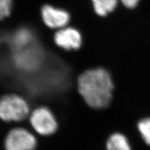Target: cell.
<instances>
[{
  "instance_id": "6da1fadb",
  "label": "cell",
  "mask_w": 150,
  "mask_h": 150,
  "mask_svg": "<svg viewBox=\"0 0 150 150\" xmlns=\"http://www.w3.org/2000/svg\"><path fill=\"white\" fill-rule=\"evenodd\" d=\"M78 89L88 106L103 109L108 106L112 100L114 84L107 70L95 68L86 70L79 76Z\"/></svg>"
},
{
  "instance_id": "7a4b0ae2",
  "label": "cell",
  "mask_w": 150,
  "mask_h": 150,
  "mask_svg": "<svg viewBox=\"0 0 150 150\" xmlns=\"http://www.w3.org/2000/svg\"><path fill=\"white\" fill-rule=\"evenodd\" d=\"M29 112L26 101L16 95H8L0 100V118L5 121L24 120Z\"/></svg>"
},
{
  "instance_id": "3957f363",
  "label": "cell",
  "mask_w": 150,
  "mask_h": 150,
  "mask_svg": "<svg viewBox=\"0 0 150 150\" xmlns=\"http://www.w3.org/2000/svg\"><path fill=\"white\" fill-rule=\"evenodd\" d=\"M31 123L38 133L42 135H50L57 129V123L50 110L45 107L35 110L31 116Z\"/></svg>"
},
{
  "instance_id": "277c9868",
  "label": "cell",
  "mask_w": 150,
  "mask_h": 150,
  "mask_svg": "<svg viewBox=\"0 0 150 150\" xmlns=\"http://www.w3.org/2000/svg\"><path fill=\"white\" fill-rule=\"evenodd\" d=\"M36 145L35 137L25 129H14L5 140L6 150H33Z\"/></svg>"
},
{
  "instance_id": "5b68a950",
  "label": "cell",
  "mask_w": 150,
  "mask_h": 150,
  "mask_svg": "<svg viewBox=\"0 0 150 150\" xmlns=\"http://www.w3.org/2000/svg\"><path fill=\"white\" fill-rule=\"evenodd\" d=\"M31 45L16 49L18 51L14 56V60L16 67L23 71H35L40 64V51Z\"/></svg>"
},
{
  "instance_id": "8992f818",
  "label": "cell",
  "mask_w": 150,
  "mask_h": 150,
  "mask_svg": "<svg viewBox=\"0 0 150 150\" xmlns=\"http://www.w3.org/2000/svg\"><path fill=\"white\" fill-rule=\"evenodd\" d=\"M41 16L46 26L57 30L67 26L70 20V15L68 11L50 4L42 7Z\"/></svg>"
},
{
  "instance_id": "52a82bcc",
  "label": "cell",
  "mask_w": 150,
  "mask_h": 150,
  "mask_svg": "<svg viewBox=\"0 0 150 150\" xmlns=\"http://www.w3.org/2000/svg\"><path fill=\"white\" fill-rule=\"evenodd\" d=\"M82 36L78 30L65 26L55 33L54 41L59 48L65 50H76L82 45Z\"/></svg>"
},
{
  "instance_id": "ba28073f",
  "label": "cell",
  "mask_w": 150,
  "mask_h": 150,
  "mask_svg": "<svg viewBox=\"0 0 150 150\" xmlns=\"http://www.w3.org/2000/svg\"><path fill=\"white\" fill-rule=\"evenodd\" d=\"M106 150H132L128 139L121 133H114L108 138Z\"/></svg>"
},
{
  "instance_id": "9c48e42d",
  "label": "cell",
  "mask_w": 150,
  "mask_h": 150,
  "mask_svg": "<svg viewBox=\"0 0 150 150\" xmlns=\"http://www.w3.org/2000/svg\"><path fill=\"white\" fill-rule=\"evenodd\" d=\"M119 0H91L93 6L98 16H105L113 11Z\"/></svg>"
},
{
  "instance_id": "30bf717a",
  "label": "cell",
  "mask_w": 150,
  "mask_h": 150,
  "mask_svg": "<svg viewBox=\"0 0 150 150\" xmlns=\"http://www.w3.org/2000/svg\"><path fill=\"white\" fill-rule=\"evenodd\" d=\"M137 128L145 143L150 146V118H143L139 121Z\"/></svg>"
},
{
  "instance_id": "8fae6325",
  "label": "cell",
  "mask_w": 150,
  "mask_h": 150,
  "mask_svg": "<svg viewBox=\"0 0 150 150\" xmlns=\"http://www.w3.org/2000/svg\"><path fill=\"white\" fill-rule=\"evenodd\" d=\"M13 0H0V20H4L10 15Z\"/></svg>"
},
{
  "instance_id": "7c38bea8",
  "label": "cell",
  "mask_w": 150,
  "mask_h": 150,
  "mask_svg": "<svg viewBox=\"0 0 150 150\" xmlns=\"http://www.w3.org/2000/svg\"><path fill=\"white\" fill-rule=\"evenodd\" d=\"M123 5L129 9L134 8L137 6L140 0H119Z\"/></svg>"
}]
</instances>
